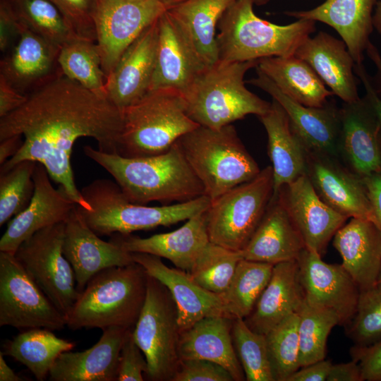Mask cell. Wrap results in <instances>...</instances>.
I'll list each match as a JSON object with an SVG mask.
<instances>
[{
    "mask_svg": "<svg viewBox=\"0 0 381 381\" xmlns=\"http://www.w3.org/2000/svg\"><path fill=\"white\" fill-rule=\"evenodd\" d=\"M122 128L123 111L107 97L61 75L0 118V140L14 135L23 138L18 152L1 165L0 173L23 160L40 163L77 205L91 210L74 181L73 144L89 137L96 140L99 150L116 152Z\"/></svg>",
    "mask_w": 381,
    "mask_h": 381,
    "instance_id": "6da1fadb",
    "label": "cell"
},
{
    "mask_svg": "<svg viewBox=\"0 0 381 381\" xmlns=\"http://www.w3.org/2000/svg\"><path fill=\"white\" fill-rule=\"evenodd\" d=\"M83 151L114 179L133 203L183 202L205 195L201 182L176 142L163 153L145 157H123L89 145Z\"/></svg>",
    "mask_w": 381,
    "mask_h": 381,
    "instance_id": "7a4b0ae2",
    "label": "cell"
},
{
    "mask_svg": "<svg viewBox=\"0 0 381 381\" xmlns=\"http://www.w3.org/2000/svg\"><path fill=\"white\" fill-rule=\"evenodd\" d=\"M147 274L134 262L102 270L87 282L66 315L73 330L119 326L133 328L143 307Z\"/></svg>",
    "mask_w": 381,
    "mask_h": 381,
    "instance_id": "3957f363",
    "label": "cell"
},
{
    "mask_svg": "<svg viewBox=\"0 0 381 381\" xmlns=\"http://www.w3.org/2000/svg\"><path fill=\"white\" fill-rule=\"evenodd\" d=\"M254 4L255 0H235L222 15L216 36L218 60L294 56L316 29L315 21L302 18L284 25L270 23L256 16Z\"/></svg>",
    "mask_w": 381,
    "mask_h": 381,
    "instance_id": "277c9868",
    "label": "cell"
},
{
    "mask_svg": "<svg viewBox=\"0 0 381 381\" xmlns=\"http://www.w3.org/2000/svg\"><path fill=\"white\" fill-rule=\"evenodd\" d=\"M80 193L91 210L77 208L87 225L98 236L129 234L135 231L169 226L205 212L211 204L204 195L174 205L149 207L129 201L116 182L107 179L92 181Z\"/></svg>",
    "mask_w": 381,
    "mask_h": 381,
    "instance_id": "5b68a950",
    "label": "cell"
},
{
    "mask_svg": "<svg viewBox=\"0 0 381 381\" xmlns=\"http://www.w3.org/2000/svg\"><path fill=\"white\" fill-rule=\"evenodd\" d=\"M258 61L218 60L202 69L183 95L188 116L201 126L219 129L247 115L265 114L271 102L248 90L244 82Z\"/></svg>",
    "mask_w": 381,
    "mask_h": 381,
    "instance_id": "8992f818",
    "label": "cell"
},
{
    "mask_svg": "<svg viewBox=\"0 0 381 381\" xmlns=\"http://www.w3.org/2000/svg\"><path fill=\"white\" fill-rule=\"evenodd\" d=\"M176 143L211 201L261 170L231 124L219 129L199 126Z\"/></svg>",
    "mask_w": 381,
    "mask_h": 381,
    "instance_id": "52a82bcc",
    "label": "cell"
},
{
    "mask_svg": "<svg viewBox=\"0 0 381 381\" xmlns=\"http://www.w3.org/2000/svg\"><path fill=\"white\" fill-rule=\"evenodd\" d=\"M122 111L116 152L123 157L163 153L200 126L188 116L183 96L171 89L150 90Z\"/></svg>",
    "mask_w": 381,
    "mask_h": 381,
    "instance_id": "ba28073f",
    "label": "cell"
},
{
    "mask_svg": "<svg viewBox=\"0 0 381 381\" xmlns=\"http://www.w3.org/2000/svg\"><path fill=\"white\" fill-rule=\"evenodd\" d=\"M272 166L252 180L224 193L205 212L210 242L241 251L260 224L273 195Z\"/></svg>",
    "mask_w": 381,
    "mask_h": 381,
    "instance_id": "9c48e42d",
    "label": "cell"
},
{
    "mask_svg": "<svg viewBox=\"0 0 381 381\" xmlns=\"http://www.w3.org/2000/svg\"><path fill=\"white\" fill-rule=\"evenodd\" d=\"M133 336L145 356L148 379L171 381L181 361L178 310L168 289L148 274L145 301Z\"/></svg>",
    "mask_w": 381,
    "mask_h": 381,
    "instance_id": "30bf717a",
    "label": "cell"
},
{
    "mask_svg": "<svg viewBox=\"0 0 381 381\" xmlns=\"http://www.w3.org/2000/svg\"><path fill=\"white\" fill-rule=\"evenodd\" d=\"M64 231L65 222L40 229L20 245L15 256L66 318L80 293L63 253Z\"/></svg>",
    "mask_w": 381,
    "mask_h": 381,
    "instance_id": "8fae6325",
    "label": "cell"
},
{
    "mask_svg": "<svg viewBox=\"0 0 381 381\" xmlns=\"http://www.w3.org/2000/svg\"><path fill=\"white\" fill-rule=\"evenodd\" d=\"M61 330L64 315L26 272L15 254L0 251V327Z\"/></svg>",
    "mask_w": 381,
    "mask_h": 381,
    "instance_id": "7c38bea8",
    "label": "cell"
},
{
    "mask_svg": "<svg viewBox=\"0 0 381 381\" xmlns=\"http://www.w3.org/2000/svg\"><path fill=\"white\" fill-rule=\"evenodd\" d=\"M180 1H100L94 16V23L106 79L138 36Z\"/></svg>",
    "mask_w": 381,
    "mask_h": 381,
    "instance_id": "4fadbf2b",
    "label": "cell"
},
{
    "mask_svg": "<svg viewBox=\"0 0 381 381\" xmlns=\"http://www.w3.org/2000/svg\"><path fill=\"white\" fill-rule=\"evenodd\" d=\"M257 77L248 83L269 94L286 111L291 128L307 153L340 158V107L330 100L322 107L304 106L282 92L267 75L257 69Z\"/></svg>",
    "mask_w": 381,
    "mask_h": 381,
    "instance_id": "5bb4252c",
    "label": "cell"
},
{
    "mask_svg": "<svg viewBox=\"0 0 381 381\" xmlns=\"http://www.w3.org/2000/svg\"><path fill=\"white\" fill-rule=\"evenodd\" d=\"M296 261L305 298L334 312L339 325L346 326L356 312L360 294L351 276L341 264L327 263L306 248Z\"/></svg>",
    "mask_w": 381,
    "mask_h": 381,
    "instance_id": "9a60e30c",
    "label": "cell"
},
{
    "mask_svg": "<svg viewBox=\"0 0 381 381\" xmlns=\"http://www.w3.org/2000/svg\"><path fill=\"white\" fill-rule=\"evenodd\" d=\"M18 36L0 61V75L18 92L28 95L63 75L59 49L17 18Z\"/></svg>",
    "mask_w": 381,
    "mask_h": 381,
    "instance_id": "2e32d148",
    "label": "cell"
},
{
    "mask_svg": "<svg viewBox=\"0 0 381 381\" xmlns=\"http://www.w3.org/2000/svg\"><path fill=\"white\" fill-rule=\"evenodd\" d=\"M306 175L317 194L330 207L348 218L368 219L375 224L363 178L340 159L308 153Z\"/></svg>",
    "mask_w": 381,
    "mask_h": 381,
    "instance_id": "e0dca14e",
    "label": "cell"
},
{
    "mask_svg": "<svg viewBox=\"0 0 381 381\" xmlns=\"http://www.w3.org/2000/svg\"><path fill=\"white\" fill-rule=\"evenodd\" d=\"M275 195L287 210L306 248L322 257L329 242L349 218L319 197L306 174L283 186Z\"/></svg>",
    "mask_w": 381,
    "mask_h": 381,
    "instance_id": "ac0fdd59",
    "label": "cell"
},
{
    "mask_svg": "<svg viewBox=\"0 0 381 381\" xmlns=\"http://www.w3.org/2000/svg\"><path fill=\"white\" fill-rule=\"evenodd\" d=\"M340 117L341 160L362 178L381 174V125L367 97L343 102Z\"/></svg>",
    "mask_w": 381,
    "mask_h": 381,
    "instance_id": "d6986e66",
    "label": "cell"
},
{
    "mask_svg": "<svg viewBox=\"0 0 381 381\" xmlns=\"http://www.w3.org/2000/svg\"><path fill=\"white\" fill-rule=\"evenodd\" d=\"M32 178L33 196L27 207L9 221L0 239V251L15 254L20 245L39 230L66 222L76 206L63 186L54 188L42 164L37 163Z\"/></svg>",
    "mask_w": 381,
    "mask_h": 381,
    "instance_id": "ffe728a7",
    "label": "cell"
},
{
    "mask_svg": "<svg viewBox=\"0 0 381 381\" xmlns=\"http://www.w3.org/2000/svg\"><path fill=\"white\" fill-rule=\"evenodd\" d=\"M99 236L87 225L76 205L65 222L63 253L73 267L79 293L102 270L134 262L131 253Z\"/></svg>",
    "mask_w": 381,
    "mask_h": 381,
    "instance_id": "44dd1931",
    "label": "cell"
},
{
    "mask_svg": "<svg viewBox=\"0 0 381 381\" xmlns=\"http://www.w3.org/2000/svg\"><path fill=\"white\" fill-rule=\"evenodd\" d=\"M158 35L157 20L128 47L106 79L107 97L121 111L137 102L150 90Z\"/></svg>",
    "mask_w": 381,
    "mask_h": 381,
    "instance_id": "7402d4cb",
    "label": "cell"
},
{
    "mask_svg": "<svg viewBox=\"0 0 381 381\" xmlns=\"http://www.w3.org/2000/svg\"><path fill=\"white\" fill-rule=\"evenodd\" d=\"M131 254L134 262L142 265L148 275L169 291L177 308L180 333L205 317L224 315L219 294L201 287L188 272L167 267L156 255L143 253Z\"/></svg>",
    "mask_w": 381,
    "mask_h": 381,
    "instance_id": "603a6c76",
    "label": "cell"
},
{
    "mask_svg": "<svg viewBox=\"0 0 381 381\" xmlns=\"http://www.w3.org/2000/svg\"><path fill=\"white\" fill-rule=\"evenodd\" d=\"M158 28L157 57L150 90L171 89L183 96L205 67L168 11L158 19Z\"/></svg>",
    "mask_w": 381,
    "mask_h": 381,
    "instance_id": "cb8c5ba5",
    "label": "cell"
},
{
    "mask_svg": "<svg viewBox=\"0 0 381 381\" xmlns=\"http://www.w3.org/2000/svg\"><path fill=\"white\" fill-rule=\"evenodd\" d=\"M129 253H143L170 260L176 267L189 272L210 243L205 212L199 213L173 231L147 238L114 234L109 240Z\"/></svg>",
    "mask_w": 381,
    "mask_h": 381,
    "instance_id": "d4e9b609",
    "label": "cell"
},
{
    "mask_svg": "<svg viewBox=\"0 0 381 381\" xmlns=\"http://www.w3.org/2000/svg\"><path fill=\"white\" fill-rule=\"evenodd\" d=\"M128 329L107 327L90 349L62 353L49 371V380L117 381L120 353Z\"/></svg>",
    "mask_w": 381,
    "mask_h": 381,
    "instance_id": "484cf974",
    "label": "cell"
},
{
    "mask_svg": "<svg viewBox=\"0 0 381 381\" xmlns=\"http://www.w3.org/2000/svg\"><path fill=\"white\" fill-rule=\"evenodd\" d=\"M294 56L307 62L343 102L360 99L354 72L356 63L342 40L320 31L315 36L306 39Z\"/></svg>",
    "mask_w": 381,
    "mask_h": 381,
    "instance_id": "4316f807",
    "label": "cell"
},
{
    "mask_svg": "<svg viewBox=\"0 0 381 381\" xmlns=\"http://www.w3.org/2000/svg\"><path fill=\"white\" fill-rule=\"evenodd\" d=\"M377 0H326L306 11H287L296 19L319 21L334 28L346 43L356 64L363 63L373 30V9Z\"/></svg>",
    "mask_w": 381,
    "mask_h": 381,
    "instance_id": "83f0119b",
    "label": "cell"
},
{
    "mask_svg": "<svg viewBox=\"0 0 381 381\" xmlns=\"http://www.w3.org/2000/svg\"><path fill=\"white\" fill-rule=\"evenodd\" d=\"M306 248L303 238L277 195L273 196L246 247L243 259L276 265L297 260Z\"/></svg>",
    "mask_w": 381,
    "mask_h": 381,
    "instance_id": "f1b7e54d",
    "label": "cell"
},
{
    "mask_svg": "<svg viewBox=\"0 0 381 381\" xmlns=\"http://www.w3.org/2000/svg\"><path fill=\"white\" fill-rule=\"evenodd\" d=\"M333 246L360 291L376 286L381 267V232L372 221L351 218L334 234Z\"/></svg>",
    "mask_w": 381,
    "mask_h": 381,
    "instance_id": "f546056e",
    "label": "cell"
},
{
    "mask_svg": "<svg viewBox=\"0 0 381 381\" xmlns=\"http://www.w3.org/2000/svg\"><path fill=\"white\" fill-rule=\"evenodd\" d=\"M232 320L224 315L207 316L181 332L179 344L180 359L210 361L226 368L234 381L245 380L232 340Z\"/></svg>",
    "mask_w": 381,
    "mask_h": 381,
    "instance_id": "4dcf8cb0",
    "label": "cell"
},
{
    "mask_svg": "<svg viewBox=\"0 0 381 381\" xmlns=\"http://www.w3.org/2000/svg\"><path fill=\"white\" fill-rule=\"evenodd\" d=\"M304 298L297 261L277 263L253 310L244 321L253 331L266 335L290 315L298 313Z\"/></svg>",
    "mask_w": 381,
    "mask_h": 381,
    "instance_id": "1f68e13d",
    "label": "cell"
},
{
    "mask_svg": "<svg viewBox=\"0 0 381 381\" xmlns=\"http://www.w3.org/2000/svg\"><path fill=\"white\" fill-rule=\"evenodd\" d=\"M267 135L273 171V195L284 185L306 174L307 151L291 128L283 107L272 99L268 111L258 117Z\"/></svg>",
    "mask_w": 381,
    "mask_h": 381,
    "instance_id": "d6a6232c",
    "label": "cell"
},
{
    "mask_svg": "<svg viewBox=\"0 0 381 381\" xmlns=\"http://www.w3.org/2000/svg\"><path fill=\"white\" fill-rule=\"evenodd\" d=\"M235 0H181L168 10L206 68L218 61L216 30Z\"/></svg>",
    "mask_w": 381,
    "mask_h": 381,
    "instance_id": "836d02e7",
    "label": "cell"
},
{
    "mask_svg": "<svg viewBox=\"0 0 381 381\" xmlns=\"http://www.w3.org/2000/svg\"><path fill=\"white\" fill-rule=\"evenodd\" d=\"M256 68L282 92L304 106L322 107L334 95L312 67L294 55L263 58Z\"/></svg>",
    "mask_w": 381,
    "mask_h": 381,
    "instance_id": "e575fe53",
    "label": "cell"
},
{
    "mask_svg": "<svg viewBox=\"0 0 381 381\" xmlns=\"http://www.w3.org/2000/svg\"><path fill=\"white\" fill-rule=\"evenodd\" d=\"M75 345L49 329L32 328L7 341L1 351L25 365L37 380L43 381L60 354L72 350Z\"/></svg>",
    "mask_w": 381,
    "mask_h": 381,
    "instance_id": "d590c367",
    "label": "cell"
},
{
    "mask_svg": "<svg viewBox=\"0 0 381 381\" xmlns=\"http://www.w3.org/2000/svg\"><path fill=\"white\" fill-rule=\"evenodd\" d=\"M274 265L241 259L226 289L219 294L224 315L247 318L268 284Z\"/></svg>",
    "mask_w": 381,
    "mask_h": 381,
    "instance_id": "8d00e7d4",
    "label": "cell"
},
{
    "mask_svg": "<svg viewBox=\"0 0 381 381\" xmlns=\"http://www.w3.org/2000/svg\"><path fill=\"white\" fill-rule=\"evenodd\" d=\"M58 63L62 74L98 95L106 97V76L95 41L75 37L59 49Z\"/></svg>",
    "mask_w": 381,
    "mask_h": 381,
    "instance_id": "74e56055",
    "label": "cell"
},
{
    "mask_svg": "<svg viewBox=\"0 0 381 381\" xmlns=\"http://www.w3.org/2000/svg\"><path fill=\"white\" fill-rule=\"evenodd\" d=\"M297 313L301 368L325 359L328 336L340 322L334 312L311 303L306 298Z\"/></svg>",
    "mask_w": 381,
    "mask_h": 381,
    "instance_id": "f35d334b",
    "label": "cell"
},
{
    "mask_svg": "<svg viewBox=\"0 0 381 381\" xmlns=\"http://www.w3.org/2000/svg\"><path fill=\"white\" fill-rule=\"evenodd\" d=\"M6 1L20 22L59 49L78 37L61 11L50 1Z\"/></svg>",
    "mask_w": 381,
    "mask_h": 381,
    "instance_id": "ab89813d",
    "label": "cell"
},
{
    "mask_svg": "<svg viewBox=\"0 0 381 381\" xmlns=\"http://www.w3.org/2000/svg\"><path fill=\"white\" fill-rule=\"evenodd\" d=\"M241 259L240 251L210 241L188 272L205 290L221 294L228 288Z\"/></svg>",
    "mask_w": 381,
    "mask_h": 381,
    "instance_id": "60d3db41",
    "label": "cell"
},
{
    "mask_svg": "<svg viewBox=\"0 0 381 381\" xmlns=\"http://www.w3.org/2000/svg\"><path fill=\"white\" fill-rule=\"evenodd\" d=\"M234 346L247 381H274L266 335L253 331L243 318H233Z\"/></svg>",
    "mask_w": 381,
    "mask_h": 381,
    "instance_id": "b9f144b4",
    "label": "cell"
},
{
    "mask_svg": "<svg viewBox=\"0 0 381 381\" xmlns=\"http://www.w3.org/2000/svg\"><path fill=\"white\" fill-rule=\"evenodd\" d=\"M298 315H290L266 334L269 359L274 381H289L301 367Z\"/></svg>",
    "mask_w": 381,
    "mask_h": 381,
    "instance_id": "7bdbcfd3",
    "label": "cell"
},
{
    "mask_svg": "<svg viewBox=\"0 0 381 381\" xmlns=\"http://www.w3.org/2000/svg\"><path fill=\"white\" fill-rule=\"evenodd\" d=\"M36 162L23 160L0 173V226L29 205L35 191Z\"/></svg>",
    "mask_w": 381,
    "mask_h": 381,
    "instance_id": "ee69618b",
    "label": "cell"
},
{
    "mask_svg": "<svg viewBox=\"0 0 381 381\" xmlns=\"http://www.w3.org/2000/svg\"><path fill=\"white\" fill-rule=\"evenodd\" d=\"M344 327L354 345L366 346L381 340V287L360 291L356 312Z\"/></svg>",
    "mask_w": 381,
    "mask_h": 381,
    "instance_id": "f6af8a7d",
    "label": "cell"
},
{
    "mask_svg": "<svg viewBox=\"0 0 381 381\" xmlns=\"http://www.w3.org/2000/svg\"><path fill=\"white\" fill-rule=\"evenodd\" d=\"M80 37L96 42L94 16L101 0H49Z\"/></svg>",
    "mask_w": 381,
    "mask_h": 381,
    "instance_id": "bcb514c9",
    "label": "cell"
},
{
    "mask_svg": "<svg viewBox=\"0 0 381 381\" xmlns=\"http://www.w3.org/2000/svg\"><path fill=\"white\" fill-rule=\"evenodd\" d=\"M133 329H128L121 347L117 381H143V373L147 372L145 356L134 340Z\"/></svg>",
    "mask_w": 381,
    "mask_h": 381,
    "instance_id": "7dc6e473",
    "label": "cell"
},
{
    "mask_svg": "<svg viewBox=\"0 0 381 381\" xmlns=\"http://www.w3.org/2000/svg\"><path fill=\"white\" fill-rule=\"evenodd\" d=\"M171 381H234L223 366L203 359L181 360Z\"/></svg>",
    "mask_w": 381,
    "mask_h": 381,
    "instance_id": "c3c4849f",
    "label": "cell"
},
{
    "mask_svg": "<svg viewBox=\"0 0 381 381\" xmlns=\"http://www.w3.org/2000/svg\"><path fill=\"white\" fill-rule=\"evenodd\" d=\"M350 355L358 363L363 381H381V340L366 346L353 345Z\"/></svg>",
    "mask_w": 381,
    "mask_h": 381,
    "instance_id": "681fc988",
    "label": "cell"
},
{
    "mask_svg": "<svg viewBox=\"0 0 381 381\" xmlns=\"http://www.w3.org/2000/svg\"><path fill=\"white\" fill-rule=\"evenodd\" d=\"M18 36L17 18L6 0L0 1V50L5 54Z\"/></svg>",
    "mask_w": 381,
    "mask_h": 381,
    "instance_id": "f907efd6",
    "label": "cell"
},
{
    "mask_svg": "<svg viewBox=\"0 0 381 381\" xmlns=\"http://www.w3.org/2000/svg\"><path fill=\"white\" fill-rule=\"evenodd\" d=\"M28 95L16 90L0 75V118H2L22 106Z\"/></svg>",
    "mask_w": 381,
    "mask_h": 381,
    "instance_id": "816d5d0a",
    "label": "cell"
},
{
    "mask_svg": "<svg viewBox=\"0 0 381 381\" xmlns=\"http://www.w3.org/2000/svg\"><path fill=\"white\" fill-rule=\"evenodd\" d=\"M332 365L329 360H322L300 368L289 381H325Z\"/></svg>",
    "mask_w": 381,
    "mask_h": 381,
    "instance_id": "f5cc1de1",
    "label": "cell"
},
{
    "mask_svg": "<svg viewBox=\"0 0 381 381\" xmlns=\"http://www.w3.org/2000/svg\"><path fill=\"white\" fill-rule=\"evenodd\" d=\"M368 195L375 218V225L381 232V174L363 178Z\"/></svg>",
    "mask_w": 381,
    "mask_h": 381,
    "instance_id": "db71d44e",
    "label": "cell"
},
{
    "mask_svg": "<svg viewBox=\"0 0 381 381\" xmlns=\"http://www.w3.org/2000/svg\"><path fill=\"white\" fill-rule=\"evenodd\" d=\"M327 381H363L358 363L352 360L347 363L332 364Z\"/></svg>",
    "mask_w": 381,
    "mask_h": 381,
    "instance_id": "11a10c76",
    "label": "cell"
},
{
    "mask_svg": "<svg viewBox=\"0 0 381 381\" xmlns=\"http://www.w3.org/2000/svg\"><path fill=\"white\" fill-rule=\"evenodd\" d=\"M354 72L362 82L365 90V96L373 107L381 125V99L377 95L371 84L370 75L363 63L355 64Z\"/></svg>",
    "mask_w": 381,
    "mask_h": 381,
    "instance_id": "9f6ffc18",
    "label": "cell"
},
{
    "mask_svg": "<svg viewBox=\"0 0 381 381\" xmlns=\"http://www.w3.org/2000/svg\"><path fill=\"white\" fill-rule=\"evenodd\" d=\"M375 67V73L370 76L371 84L377 95L381 99V55L378 49L370 42L365 50Z\"/></svg>",
    "mask_w": 381,
    "mask_h": 381,
    "instance_id": "6f0895ef",
    "label": "cell"
},
{
    "mask_svg": "<svg viewBox=\"0 0 381 381\" xmlns=\"http://www.w3.org/2000/svg\"><path fill=\"white\" fill-rule=\"evenodd\" d=\"M0 142V164L2 165L18 152L23 143V138L20 135H14Z\"/></svg>",
    "mask_w": 381,
    "mask_h": 381,
    "instance_id": "680465c9",
    "label": "cell"
},
{
    "mask_svg": "<svg viewBox=\"0 0 381 381\" xmlns=\"http://www.w3.org/2000/svg\"><path fill=\"white\" fill-rule=\"evenodd\" d=\"M4 353L0 351V381H22L20 377L17 375L14 371L8 365L4 358Z\"/></svg>",
    "mask_w": 381,
    "mask_h": 381,
    "instance_id": "91938a15",
    "label": "cell"
},
{
    "mask_svg": "<svg viewBox=\"0 0 381 381\" xmlns=\"http://www.w3.org/2000/svg\"><path fill=\"white\" fill-rule=\"evenodd\" d=\"M374 28L381 34V0L377 2L373 17Z\"/></svg>",
    "mask_w": 381,
    "mask_h": 381,
    "instance_id": "94428289",
    "label": "cell"
},
{
    "mask_svg": "<svg viewBox=\"0 0 381 381\" xmlns=\"http://www.w3.org/2000/svg\"><path fill=\"white\" fill-rule=\"evenodd\" d=\"M270 0H255V4L261 6L267 4Z\"/></svg>",
    "mask_w": 381,
    "mask_h": 381,
    "instance_id": "6125c7cd",
    "label": "cell"
},
{
    "mask_svg": "<svg viewBox=\"0 0 381 381\" xmlns=\"http://www.w3.org/2000/svg\"><path fill=\"white\" fill-rule=\"evenodd\" d=\"M376 286H379V287H381V267H380V272H379V274H378V277H377Z\"/></svg>",
    "mask_w": 381,
    "mask_h": 381,
    "instance_id": "be15d7a7",
    "label": "cell"
}]
</instances>
